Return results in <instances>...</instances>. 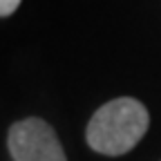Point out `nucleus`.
<instances>
[{
  "label": "nucleus",
  "mask_w": 161,
  "mask_h": 161,
  "mask_svg": "<svg viewBox=\"0 0 161 161\" xmlns=\"http://www.w3.org/2000/svg\"><path fill=\"white\" fill-rule=\"evenodd\" d=\"M150 125L146 105L136 98H114L98 108L87 123V143L101 154H125L132 150Z\"/></svg>",
  "instance_id": "1"
},
{
  "label": "nucleus",
  "mask_w": 161,
  "mask_h": 161,
  "mask_svg": "<svg viewBox=\"0 0 161 161\" xmlns=\"http://www.w3.org/2000/svg\"><path fill=\"white\" fill-rule=\"evenodd\" d=\"M7 146L14 161H67L54 128L43 119H25L14 123Z\"/></svg>",
  "instance_id": "2"
},
{
  "label": "nucleus",
  "mask_w": 161,
  "mask_h": 161,
  "mask_svg": "<svg viewBox=\"0 0 161 161\" xmlns=\"http://www.w3.org/2000/svg\"><path fill=\"white\" fill-rule=\"evenodd\" d=\"M18 5H20V0H0V16L3 18L11 16L18 9Z\"/></svg>",
  "instance_id": "3"
}]
</instances>
